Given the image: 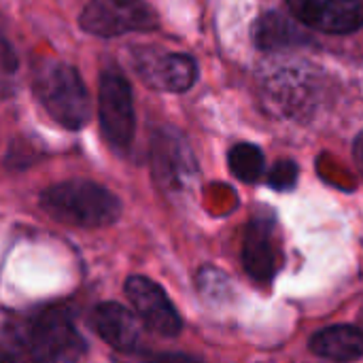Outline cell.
I'll return each mask as SVG.
<instances>
[{
	"mask_svg": "<svg viewBox=\"0 0 363 363\" xmlns=\"http://www.w3.org/2000/svg\"><path fill=\"white\" fill-rule=\"evenodd\" d=\"M85 340L66 311L49 308L17 321L0 340V363H74Z\"/></svg>",
	"mask_w": 363,
	"mask_h": 363,
	"instance_id": "obj_1",
	"label": "cell"
},
{
	"mask_svg": "<svg viewBox=\"0 0 363 363\" xmlns=\"http://www.w3.org/2000/svg\"><path fill=\"white\" fill-rule=\"evenodd\" d=\"M40 208L57 223L96 230L115 223L121 215L119 198L100 183L68 179L40 194Z\"/></svg>",
	"mask_w": 363,
	"mask_h": 363,
	"instance_id": "obj_2",
	"label": "cell"
},
{
	"mask_svg": "<svg viewBox=\"0 0 363 363\" xmlns=\"http://www.w3.org/2000/svg\"><path fill=\"white\" fill-rule=\"evenodd\" d=\"M32 89L43 108L66 130H81L91 115L89 91L79 70L66 62L49 60L34 72Z\"/></svg>",
	"mask_w": 363,
	"mask_h": 363,
	"instance_id": "obj_3",
	"label": "cell"
},
{
	"mask_svg": "<svg viewBox=\"0 0 363 363\" xmlns=\"http://www.w3.org/2000/svg\"><path fill=\"white\" fill-rule=\"evenodd\" d=\"M100 130L115 151H125L132 145L136 130L134 96L125 74L117 68H104L98 85Z\"/></svg>",
	"mask_w": 363,
	"mask_h": 363,
	"instance_id": "obj_4",
	"label": "cell"
},
{
	"mask_svg": "<svg viewBox=\"0 0 363 363\" xmlns=\"http://www.w3.org/2000/svg\"><path fill=\"white\" fill-rule=\"evenodd\" d=\"M79 26L91 36L115 38L130 32H153L160 19L145 0H89L79 15Z\"/></svg>",
	"mask_w": 363,
	"mask_h": 363,
	"instance_id": "obj_5",
	"label": "cell"
},
{
	"mask_svg": "<svg viewBox=\"0 0 363 363\" xmlns=\"http://www.w3.org/2000/svg\"><path fill=\"white\" fill-rule=\"evenodd\" d=\"M132 62L138 79L157 91L185 94L198 81V64L187 53L138 47L132 53Z\"/></svg>",
	"mask_w": 363,
	"mask_h": 363,
	"instance_id": "obj_6",
	"label": "cell"
},
{
	"mask_svg": "<svg viewBox=\"0 0 363 363\" xmlns=\"http://www.w3.org/2000/svg\"><path fill=\"white\" fill-rule=\"evenodd\" d=\"M125 296L140 317V321L147 325V330L164 336L174 338L183 330V319L177 311V306L170 302L166 291L147 277H130L123 285Z\"/></svg>",
	"mask_w": 363,
	"mask_h": 363,
	"instance_id": "obj_7",
	"label": "cell"
},
{
	"mask_svg": "<svg viewBox=\"0 0 363 363\" xmlns=\"http://www.w3.org/2000/svg\"><path fill=\"white\" fill-rule=\"evenodd\" d=\"M242 266L257 283H272L281 268V251L277 245V219L270 213L255 215L245 230Z\"/></svg>",
	"mask_w": 363,
	"mask_h": 363,
	"instance_id": "obj_8",
	"label": "cell"
},
{
	"mask_svg": "<svg viewBox=\"0 0 363 363\" xmlns=\"http://www.w3.org/2000/svg\"><path fill=\"white\" fill-rule=\"evenodd\" d=\"M291 15L319 32L347 34L363 26V0H287Z\"/></svg>",
	"mask_w": 363,
	"mask_h": 363,
	"instance_id": "obj_9",
	"label": "cell"
},
{
	"mask_svg": "<svg viewBox=\"0 0 363 363\" xmlns=\"http://www.w3.org/2000/svg\"><path fill=\"white\" fill-rule=\"evenodd\" d=\"M151 166L157 183L168 189L183 187L196 172L189 145L174 130H160L155 134L151 145Z\"/></svg>",
	"mask_w": 363,
	"mask_h": 363,
	"instance_id": "obj_10",
	"label": "cell"
},
{
	"mask_svg": "<svg viewBox=\"0 0 363 363\" xmlns=\"http://www.w3.org/2000/svg\"><path fill=\"white\" fill-rule=\"evenodd\" d=\"M89 325L106 345L123 353H130L140 340V321L130 308L117 302H102L94 306Z\"/></svg>",
	"mask_w": 363,
	"mask_h": 363,
	"instance_id": "obj_11",
	"label": "cell"
},
{
	"mask_svg": "<svg viewBox=\"0 0 363 363\" xmlns=\"http://www.w3.org/2000/svg\"><path fill=\"white\" fill-rule=\"evenodd\" d=\"M311 351L328 362H357L363 357V330L357 325L323 328L311 338Z\"/></svg>",
	"mask_w": 363,
	"mask_h": 363,
	"instance_id": "obj_12",
	"label": "cell"
},
{
	"mask_svg": "<svg viewBox=\"0 0 363 363\" xmlns=\"http://www.w3.org/2000/svg\"><path fill=\"white\" fill-rule=\"evenodd\" d=\"M304 36L302 32L283 15L279 13H268L259 19L255 28V43L262 49H281L300 43Z\"/></svg>",
	"mask_w": 363,
	"mask_h": 363,
	"instance_id": "obj_13",
	"label": "cell"
},
{
	"mask_svg": "<svg viewBox=\"0 0 363 363\" xmlns=\"http://www.w3.org/2000/svg\"><path fill=\"white\" fill-rule=\"evenodd\" d=\"M228 164L232 174L242 183H257L266 170L264 151L253 143H238L228 153Z\"/></svg>",
	"mask_w": 363,
	"mask_h": 363,
	"instance_id": "obj_14",
	"label": "cell"
},
{
	"mask_svg": "<svg viewBox=\"0 0 363 363\" xmlns=\"http://www.w3.org/2000/svg\"><path fill=\"white\" fill-rule=\"evenodd\" d=\"M268 185L277 191H289L298 183V166L291 160H281L272 166V170L266 177Z\"/></svg>",
	"mask_w": 363,
	"mask_h": 363,
	"instance_id": "obj_15",
	"label": "cell"
},
{
	"mask_svg": "<svg viewBox=\"0 0 363 363\" xmlns=\"http://www.w3.org/2000/svg\"><path fill=\"white\" fill-rule=\"evenodd\" d=\"M19 68V60L15 53V47L6 38V34L0 30V77H13Z\"/></svg>",
	"mask_w": 363,
	"mask_h": 363,
	"instance_id": "obj_16",
	"label": "cell"
},
{
	"mask_svg": "<svg viewBox=\"0 0 363 363\" xmlns=\"http://www.w3.org/2000/svg\"><path fill=\"white\" fill-rule=\"evenodd\" d=\"M136 363H204L202 359L187 355V353H153L143 359H136Z\"/></svg>",
	"mask_w": 363,
	"mask_h": 363,
	"instance_id": "obj_17",
	"label": "cell"
},
{
	"mask_svg": "<svg viewBox=\"0 0 363 363\" xmlns=\"http://www.w3.org/2000/svg\"><path fill=\"white\" fill-rule=\"evenodd\" d=\"M353 157H355V164H357L359 172L363 174V132H359V136L353 143Z\"/></svg>",
	"mask_w": 363,
	"mask_h": 363,
	"instance_id": "obj_18",
	"label": "cell"
}]
</instances>
